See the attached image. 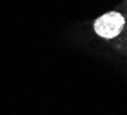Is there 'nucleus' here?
<instances>
[{
    "mask_svg": "<svg viewBox=\"0 0 127 115\" xmlns=\"http://www.w3.org/2000/svg\"><path fill=\"white\" fill-rule=\"evenodd\" d=\"M125 25V18L117 12H110L102 15L94 22V30L100 37L110 39L115 38Z\"/></svg>",
    "mask_w": 127,
    "mask_h": 115,
    "instance_id": "nucleus-1",
    "label": "nucleus"
}]
</instances>
